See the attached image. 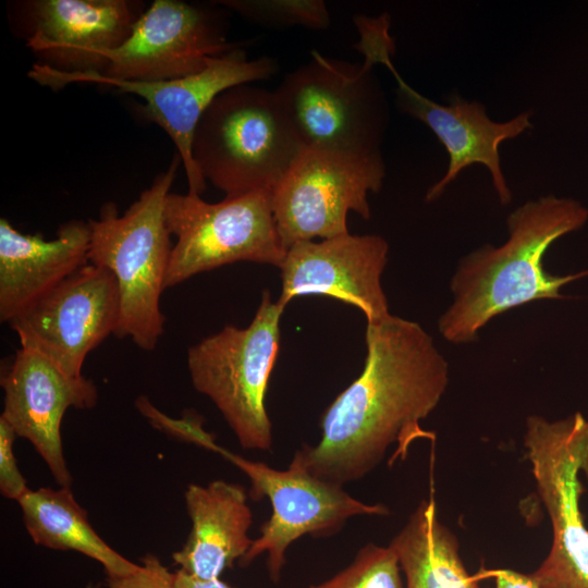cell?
<instances>
[{"mask_svg": "<svg viewBox=\"0 0 588 588\" xmlns=\"http://www.w3.org/2000/svg\"><path fill=\"white\" fill-rule=\"evenodd\" d=\"M185 504L192 529L182 549L173 553V561L195 578L217 579L240 562L253 543L246 491L223 480L207 486L192 483L185 491Z\"/></svg>", "mask_w": 588, "mask_h": 588, "instance_id": "obj_19", "label": "cell"}, {"mask_svg": "<svg viewBox=\"0 0 588 588\" xmlns=\"http://www.w3.org/2000/svg\"><path fill=\"white\" fill-rule=\"evenodd\" d=\"M219 453L248 477L254 500L264 497L270 500L272 514L240 564L246 566L266 552L267 567L274 583L280 579L287 548L299 537L335 534L354 516L389 514L384 505L364 503L342 486L311 475L293 460L281 470L223 448Z\"/></svg>", "mask_w": 588, "mask_h": 588, "instance_id": "obj_12", "label": "cell"}, {"mask_svg": "<svg viewBox=\"0 0 588 588\" xmlns=\"http://www.w3.org/2000/svg\"><path fill=\"white\" fill-rule=\"evenodd\" d=\"M173 576L156 555L147 554L135 572L108 576L106 588H173Z\"/></svg>", "mask_w": 588, "mask_h": 588, "instance_id": "obj_26", "label": "cell"}, {"mask_svg": "<svg viewBox=\"0 0 588 588\" xmlns=\"http://www.w3.org/2000/svg\"><path fill=\"white\" fill-rule=\"evenodd\" d=\"M181 163L175 154L168 169L122 215L107 203L97 219L88 220V262L110 270L118 283L114 335L130 338L144 351L156 347L164 329L160 298L173 247L164 203Z\"/></svg>", "mask_w": 588, "mask_h": 588, "instance_id": "obj_3", "label": "cell"}, {"mask_svg": "<svg viewBox=\"0 0 588 588\" xmlns=\"http://www.w3.org/2000/svg\"><path fill=\"white\" fill-rule=\"evenodd\" d=\"M381 152L355 155L306 148L272 194V210L281 242L292 245L350 233L347 215L371 216L368 193L383 185Z\"/></svg>", "mask_w": 588, "mask_h": 588, "instance_id": "obj_10", "label": "cell"}, {"mask_svg": "<svg viewBox=\"0 0 588 588\" xmlns=\"http://www.w3.org/2000/svg\"><path fill=\"white\" fill-rule=\"evenodd\" d=\"M367 355L359 375L326 409L322 436L295 452L293 461L311 475L344 486L362 479L397 443L404 458L419 426L438 405L449 381L445 358L418 323L390 315L367 323Z\"/></svg>", "mask_w": 588, "mask_h": 588, "instance_id": "obj_1", "label": "cell"}, {"mask_svg": "<svg viewBox=\"0 0 588 588\" xmlns=\"http://www.w3.org/2000/svg\"><path fill=\"white\" fill-rule=\"evenodd\" d=\"M483 575L494 578L495 588H538L530 574L499 568L486 571Z\"/></svg>", "mask_w": 588, "mask_h": 588, "instance_id": "obj_27", "label": "cell"}, {"mask_svg": "<svg viewBox=\"0 0 588 588\" xmlns=\"http://www.w3.org/2000/svg\"><path fill=\"white\" fill-rule=\"evenodd\" d=\"M588 209L578 200L553 195L529 200L507 218L509 238L465 256L452 280L453 303L439 319L442 336L455 344L477 339L493 317L542 298H560L576 275H553L542 258L561 236L579 230Z\"/></svg>", "mask_w": 588, "mask_h": 588, "instance_id": "obj_2", "label": "cell"}, {"mask_svg": "<svg viewBox=\"0 0 588 588\" xmlns=\"http://www.w3.org/2000/svg\"><path fill=\"white\" fill-rule=\"evenodd\" d=\"M15 437L12 427L0 417V490L3 497L17 501L28 487L14 455Z\"/></svg>", "mask_w": 588, "mask_h": 588, "instance_id": "obj_25", "label": "cell"}, {"mask_svg": "<svg viewBox=\"0 0 588 588\" xmlns=\"http://www.w3.org/2000/svg\"><path fill=\"white\" fill-rule=\"evenodd\" d=\"M173 588H232L224 581L217 579L204 580L195 578L179 569L173 576Z\"/></svg>", "mask_w": 588, "mask_h": 588, "instance_id": "obj_28", "label": "cell"}, {"mask_svg": "<svg viewBox=\"0 0 588 588\" xmlns=\"http://www.w3.org/2000/svg\"><path fill=\"white\" fill-rule=\"evenodd\" d=\"M389 245L375 234L350 233L319 242L292 245L281 266L282 290L278 303L305 295L330 296L357 307L367 323L391 314L381 284Z\"/></svg>", "mask_w": 588, "mask_h": 588, "instance_id": "obj_16", "label": "cell"}, {"mask_svg": "<svg viewBox=\"0 0 588 588\" xmlns=\"http://www.w3.org/2000/svg\"><path fill=\"white\" fill-rule=\"evenodd\" d=\"M88 221L71 220L57 236L23 234L0 220V321L10 323L88 262Z\"/></svg>", "mask_w": 588, "mask_h": 588, "instance_id": "obj_18", "label": "cell"}, {"mask_svg": "<svg viewBox=\"0 0 588 588\" xmlns=\"http://www.w3.org/2000/svg\"><path fill=\"white\" fill-rule=\"evenodd\" d=\"M526 426L525 446L552 525L551 549L530 575L538 588H588V528L579 507L588 419L580 413L556 421L529 416Z\"/></svg>", "mask_w": 588, "mask_h": 588, "instance_id": "obj_9", "label": "cell"}, {"mask_svg": "<svg viewBox=\"0 0 588 588\" xmlns=\"http://www.w3.org/2000/svg\"><path fill=\"white\" fill-rule=\"evenodd\" d=\"M4 391L2 417L17 437L27 439L42 457L60 487L72 477L63 455L61 422L71 408L89 409L98 400L87 378L69 376L40 350L21 344L1 376Z\"/></svg>", "mask_w": 588, "mask_h": 588, "instance_id": "obj_15", "label": "cell"}, {"mask_svg": "<svg viewBox=\"0 0 588 588\" xmlns=\"http://www.w3.org/2000/svg\"><path fill=\"white\" fill-rule=\"evenodd\" d=\"M164 218L175 237L164 289L237 261L281 268L287 252L275 225L272 195L266 192L225 197L219 203L170 192Z\"/></svg>", "mask_w": 588, "mask_h": 588, "instance_id": "obj_8", "label": "cell"}, {"mask_svg": "<svg viewBox=\"0 0 588 588\" xmlns=\"http://www.w3.org/2000/svg\"><path fill=\"white\" fill-rule=\"evenodd\" d=\"M233 48L213 11L177 0H156L128 38L105 53L107 66L98 74L139 82L180 78L203 71L212 58Z\"/></svg>", "mask_w": 588, "mask_h": 588, "instance_id": "obj_14", "label": "cell"}, {"mask_svg": "<svg viewBox=\"0 0 588 588\" xmlns=\"http://www.w3.org/2000/svg\"><path fill=\"white\" fill-rule=\"evenodd\" d=\"M359 35L354 48L364 60L384 65L396 82V103L412 118L426 124L439 138L449 154L445 174L426 194L427 201L441 196L446 186L467 167L480 163L488 168L494 191L502 205L512 200L501 169L499 146L506 139L518 137L532 127V110H526L505 122L492 121L482 103L468 101L453 95L449 105H440L425 97L408 85L393 64L395 45L390 35L388 13L377 17L357 14L353 19Z\"/></svg>", "mask_w": 588, "mask_h": 588, "instance_id": "obj_7", "label": "cell"}, {"mask_svg": "<svg viewBox=\"0 0 588 588\" xmlns=\"http://www.w3.org/2000/svg\"><path fill=\"white\" fill-rule=\"evenodd\" d=\"M27 8V46L38 64L64 73H101L105 53L128 38L143 13L126 0H37Z\"/></svg>", "mask_w": 588, "mask_h": 588, "instance_id": "obj_17", "label": "cell"}, {"mask_svg": "<svg viewBox=\"0 0 588 588\" xmlns=\"http://www.w3.org/2000/svg\"><path fill=\"white\" fill-rule=\"evenodd\" d=\"M17 503L26 530L36 544L79 552L99 562L111 577L128 575L138 568L97 535L70 488H28Z\"/></svg>", "mask_w": 588, "mask_h": 588, "instance_id": "obj_20", "label": "cell"}, {"mask_svg": "<svg viewBox=\"0 0 588 588\" xmlns=\"http://www.w3.org/2000/svg\"><path fill=\"white\" fill-rule=\"evenodd\" d=\"M305 146L273 91L249 84L215 98L193 138V158L225 197L273 194Z\"/></svg>", "mask_w": 588, "mask_h": 588, "instance_id": "obj_4", "label": "cell"}, {"mask_svg": "<svg viewBox=\"0 0 588 588\" xmlns=\"http://www.w3.org/2000/svg\"><path fill=\"white\" fill-rule=\"evenodd\" d=\"M372 69L365 60L348 62L313 50L309 62L283 78L274 94L306 148L380 152L385 108Z\"/></svg>", "mask_w": 588, "mask_h": 588, "instance_id": "obj_6", "label": "cell"}, {"mask_svg": "<svg viewBox=\"0 0 588 588\" xmlns=\"http://www.w3.org/2000/svg\"><path fill=\"white\" fill-rule=\"evenodd\" d=\"M284 308L264 291L250 324H228L187 351L193 387L211 400L244 449L269 451L272 445L265 400Z\"/></svg>", "mask_w": 588, "mask_h": 588, "instance_id": "obj_5", "label": "cell"}, {"mask_svg": "<svg viewBox=\"0 0 588 588\" xmlns=\"http://www.w3.org/2000/svg\"><path fill=\"white\" fill-rule=\"evenodd\" d=\"M119 314L115 277L87 262L9 324L21 344L35 346L79 378L88 353L114 334Z\"/></svg>", "mask_w": 588, "mask_h": 588, "instance_id": "obj_13", "label": "cell"}, {"mask_svg": "<svg viewBox=\"0 0 588 588\" xmlns=\"http://www.w3.org/2000/svg\"><path fill=\"white\" fill-rule=\"evenodd\" d=\"M390 547L406 588H480L462 561L456 537L439 520L432 498L420 502Z\"/></svg>", "mask_w": 588, "mask_h": 588, "instance_id": "obj_21", "label": "cell"}, {"mask_svg": "<svg viewBox=\"0 0 588 588\" xmlns=\"http://www.w3.org/2000/svg\"><path fill=\"white\" fill-rule=\"evenodd\" d=\"M217 3L266 27L303 26L322 30L331 24L322 0H223Z\"/></svg>", "mask_w": 588, "mask_h": 588, "instance_id": "obj_22", "label": "cell"}, {"mask_svg": "<svg viewBox=\"0 0 588 588\" xmlns=\"http://www.w3.org/2000/svg\"><path fill=\"white\" fill-rule=\"evenodd\" d=\"M394 550L368 543L353 562L331 578L308 588H404Z\"/></svg>", "mask_w": 588, "mask_h": 588, "instance_id": "obj_23", "label": "cell"}, {"mask_svg": "<svg viewBox=\"0 0 588 588\" xmlns=\"http://www.w3.org/2000/svg\"><path fill=\"white\" fill-rule=\"evenodd\" d=\"M277 71L274 59H248L243 48L234 47L212 58L203 71L167 81H125L91 72L64 73L38 63L28 75L38 84L54 90L72 83H95L143 98L146 102L143 107L145 114L166 131L176 147L186 173L187 193L200 196L206 189V180L193 158V138L200 118L215 98L224 90L268 79Z\"/></svg>", "mask_w": 588, "mask_h": 588, "instance_id": "obj_11", "label": "cell"}, {"mask_svg": "<svg viewBox=\"0 0 588 588\" xmlns=\"http://www.w3.org/2000/svg\"><path fill=\"white\" fill-rule=\"evenodd\" d=\"M135 405L155 428L180 440L219 453L221 446L216 443L215 437L203 428V419L198 416L185 414L182 418L169 417L155 407L146 396H139Z\"/></svg>", "mask_w": 588, "mask_h": 588, "instance_id": "obj_24", "label": "cell"}]
</instances>
